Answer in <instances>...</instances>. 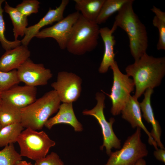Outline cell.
Listing matches in <instances>:
<instances>
[{
    "instance_id": "6da1fadb",
    "label": "cell",
    "mask_w": 165,
    "mask_h": 165,
    "mask_svg": "<svg viewBox=\"0 0 165 165\" xmlns=\"http://www.w3.org/2000/svg\"><path fill=\"white\" fill-rule=\"evenodd\" d=\"M127 75L133 78L138 99L148 88L153 89L160 84L165 74V57H154L146 53L125 69Z\"/></svg>"
},
{
    "instance_id": "7a4b0ae2",
    "label": "cell",
    "mask_w": 165,
    "mask_h": 165,
    "mask_svg": "<svg viewBox=\"0 0 165 165\" xmlns=\"http://www.w3.org/2000/svg\"><path fill=\"white\" fill-rule=\"evenodd\" d=\"M133 0H128L118 12L113 26L120 27L127 34L132 56L135 60L146 53L148 37L146 27L134 12Z\"/></svg>"
},
{
    "instance_id": "3957f363",
    "label": "cell",
    "mask_w": 165,
    "mask_h": 165,
    "mask_svg": "<svg viewBox=\"0 0 165 165\" xmlns=\"http://www.w3.org/2000/svg\"><path fill=\"white\" fill-rule=\"evenodd\" d=\"M61 101L56 92H47L33 102L20 109V123L24 128L42 129L52 115L57 112Z\"/></svg>"
},
{
    "instance_id": "277c9868",
    "label": "cell",
    "mask_w": 165,
    "mask_h": 165,
    "mask_svg": "<svg viewBox=\"0 0 165 165\" xmlns=\"http://www.w3.org/2000/svg\"><path fill=\"white\" fill-rule=\"evenodd\" d=\"M100 28L96 22L90 21L81 14L74 24L66 49L70 53L82 55L97 46Z\"/></svg>"
},
{
    "instance_id": "5b68a950",
    "label": "cell",
    "mask_w": 165,
    "mask_h": 165,
    "mask_svg": "<svg viewBox=\"0 0 165 165\" xmlns=\"http://www.w3.org/2000/svg\"><path fill=\"white\" fill-rule=\"evenodd\" d=\"M17 142L20 148V154L35 161L45 157L55 142L43 131H38L30 128L23 130Z\"/></svg>"
},
{
    "instance_id": "8992f818",
    "label": "cell",
    "mask_w": 165,
    "mask_h": 165,
    "mask_svg": "<svg viewBox=\"0 0 165 165\" xmlns=\"http://www.w3.org/2000/svg\"><path fill=\"white\" fill-rule=\"evenodd\" d=\"M141 137V129L137 127L135 132L127 138L122 148L111 152L104 165H134L146 156L148 151Z\"/></svg>"
},
{
    "instance_id": "52a82bcc",
    "label": "cell",
    "mask_w": 165,
    "mask_h": 165,
    "mask_svg": "<svg viewBox=\"0 0 165 165\" xmlns=\"http://www.w3.org/2000/svg\"><path fill=\"white\" fill-rule=\"evenodd\" d=\"M95 98L97 103L95 106L90 110H84L82 113L84 115L92 116L97 121L101 127L103 137V144L100 148L103 150L105 148L107 154L109 156L113 148L119 149L121 148V140L115 134L113 129L115 119L111 117L108 121L105 116L104 109L105 107V97L104 94L102 92L97 93Z\"/></svg>"
},
{
    "instance_id": "ba28073f",
    "label": "cell",
    "mask_w": 165,
    "mask_h": 165,
    "mask_svg": "<svg viewBox=\"0 0 165 165\" xmlns=\"http://www.w3.org/2000/svg\"><path fill=\"white\" fill-rule=\"evenodd\" d=\"M113 73V83L110 94L112 106L110 112L113 116L119 114L128 101L130 93L134 90L132 79L120 70L116 61L111 66Z\"/></svg>"
},
{
    "instance_id": "9c48e42d",
    "label": "cell",
    "mask_w": 165,
    "mask_h": 165,
    "mask_svg": "<svg viewBox=\"0 0 165 165\" xmlns=\"http://www.w3.org/2000/svg\"><path fill=\"white\" fill-rule=\"evenodd\" d=\"M82 83V79L75 74L62 71L58 73L57 81L53 82L51 86L61 102L73 103L80 96Z\"/></svg>"
},
{
    "instance_id": "30bf717a",
    "label": "cell",
    "mask_w": 165,
    "mask_h": 165,
    "mask_svg": "<svg viewBox=\"0 0 165 165\" xmlns=\"http://www.w3.org/2000/svg\"><path fill=\"white\" fill-rule=\"evenodd\" d=\"M80 15V13L77 11L70 13L53 26L40 31L35 37L38 38H53L61 49H65L66 48L73 26Z\"/></svg>"
},
{
    "instance_id": "8fae6325",
    "label": "cell",
    "mask_w": 165,
    "mask_h": 165,
    "mask_svg": "<svg viewBox=\"0 0 165 165\" xmlns=\"http://www.w3.org/2000/svg\"><path fill=\"white\" fill-rule=\"evenodd\" d=\"M16 71L20 82L32 87L46 85L53 76L50 70L43 64H35L29 58Z\"/></svg>"
},
{
    "instance_id": "7c38bea8",
    "label": "cell",
    "mask_w": 165,
    "mask_h": 165,
    "mask_svg": "<svg viewBox=\"0 0 165 165\" xmlns=\"http://www.w3.org/2000/svg\"><path fill=\"white\" fill-rule=\"evenodd\" d=\"M37 93L36 87L16 85L1 93L2 103L21 109L37 99Z\"/></svg>"
},
{
    "instance_id": "4fadbf2b",
    "label": "cell",
    "mask_w": 165,
    "mask_h": 165,
    "mask_svg": "<svg viewBox=\"0 0 165 165\" xmlns=\"http://www.w3.org/2000/svg\"><path fill=\"white\" fill-rule=\"evenodd\" d=\"M69 1L62 0L60 5L55 9L49 8L46 15L36 24L27 27L23 38L21 40L22 45L28 46L29 42L43 27L51 25L63 19L64 11Z\"/></svg>"
},
{
    "instance_id": "5bb4252c",
    "label": "cell",
    "mask_w": 165,
    "mask_h": 165,
    "mask_svg": "<svg viewBox=\"0 0 165 165\" xmlns=\"http://www.w3.org/2000/svg\"><path fill=\"white\" fill-rule=\"evenodd\" d=\"M141 109L138 99L130 95L126 105L122 110V117L128 121L133 128L139 127L145 132L148 137V142L153 145L155 150L158 149L157 145L143 123Z\"/></svg>"
},
{
    "instance_id": "9a60e30c",
    "label": "cell",
    "mask_w": 165,
    "mask_h": 165,
    "mask_svg": "<svg viewBox=\"0 0 165 165\" xmlns=\"http://www.w3.org/2000/svg\"><path fill=\"white\" fill-rule=\"evenodd\" d=\"M30 54L28 46L22 44L6 50L0 58V71L7 72L17 70L29 58Z\"/></svg>"
},
{
    "instance_id": "2e32d148",
    "label": "cell",
    "mask_w": 165,
    "mask_h": 165,
    "mask_svg": "<svg viewBox=\"0 0 165 165\" xmlns=\"http://www.w3.org/2000/svg\"><path fill=\"white\" fill-rule=\"evenodd\" d=\"M60 123L71 126L75 132H80L83 130L82 125L75 115L72 103H63L61 104L57 113L48 119L44 126L50 130L54 125Z\"/></svg>"
},
{
    "instance_id": "e0dca14e",
    "label": "cell",
    "mask_w": 165,
    "mask_h": 165,
    "mask_svg": "<svg viewBox=\"0 0 165 165\" xmlns=\"http://www.w3.org/2000/svg\"><path fill=\"white\" fill-rule=\"evenodd\" d=\"M153 92V89H147L144 94V98L140 103V105L143 113V117L148 123L152 125V129L150 132L152 137L156 143L158 147L161 149H164L161 140V129L159 122L155 118L151 104V96Z\"/></svg>"
},
{
    "instance_id": "ac0fdd59",
    "label": "cell",
    "mask_w": 165,
    "mask_h": 165,
    "mask_svg": "<svg viewBox=\"0 0 165 165\" xmlns=\"http://www.w3.org/2000/svg\"><path fill=\"white\" fill-rule=\"evenodd\" d=\"M116 28L112 26L111 29L107 27L100 28L99 33L103 42L104 52L102 59L98 69L101 73H106L108 68L115 61L114 57L115 54L114 47L116 40L113 35Z\"/></svg>"
},
{
    "instance_id": "d6986e66",
    "label": "cell",
    "mask_w": 165,
    "mask_h": 165,
    "mask_svg": "<svg viewBox=\"0 0 165 165\" xmlns=\"http://www.w3.org/2000/svg\"><path fill=\"white\" fill-rule=\"evenodd\" d=\"M105 0H74L75 8L86 20L96 22Z\"/></svg>"
},
{
    "instance_id": "ffe728a7",
    "label": "cell",
    "mask_w": 165,
    "mask_h": 165,
    "mask_svg": "<svg viewBox=\"0 0 165 165\" xmlns=\"http://www.w3.org/2000/svg\"><path fill=\"white\" fill-rule=\"evenodd\" d=\"M4 9L9 15L11 20L15 40H17L20 36H24L28 25L27 17L22 14L16 8L10 6L6 1Z\"/></svg>"
},
{
    "instance_id": "44dd1931",
    "label": "cell",
    "mask_w": 165,
    "mask_h": 165,
    "mask_svg": "<svg viewBox=\"0 0 165 165\" xmlns=\"http://www.w3.org/2000/svg\"><path fill=\"white\" fill-rule=\"evenodd\" d=\"M24 128L20 123L2 127L0 130V148L17 142V138Z\"/></svg>"
},
{
    "instance_id": "7402d4cb",
    "label": "cell",
    "mask_w": 165,
    "mask_h": 165,
    "mask_svg": "<svg viewBox=\"0 0 165 165\" xmlns=\"http://www.w3.org/2000/svg\"><path fill=\"white\" fill-rule=\"evenodd\" d=\"M20 109L2 103L0 107V123L2 127L11 124L20 123Z\"/></svg>"
},
{
    "instance_id": "603a6c76",
    "label": "cell",
    "mask_w": 165,
    "mask_h": 165,
    "mask_svg": "<svg viewBox=\"0 0 165 165\" xmlns=\"http://www.w3.org/2000/svg\"><path fill=\"white\" fill-rule=\"evenodd\" d=\"M128 0H105L96 20L98 24L105 23L113 14L118 12Z\"/></svg>"
},
{
    "instance_id": "cb8c5ba5",
    "label": "cell",
    "mask_w": 165,
    "mask_h": 165,
    "mask_svg": "<svg viewBox=\"0 0 165 165\" xmlns=\"http://www.w3.org/2000/svg\"><path fill=\"white\" fill-rule=\"evenodd\" d=\"M155 14L152 20L153 26L157 28L159 38L156 47L157 50H165V13L159 8L153 6L151 9Z\"/></svg>"
},
{
    "instance_id": "d4e9b609",
    "label": "cell",
    "mask_w": 165,
    "mask_h": 165,
    "mask_svg": "<svg viewBox=\"0 0 165 165\" xmlns=\"http://www.w3.org/2000/svg\"><path fill=\"white\" fill-rule=\"evenodd\" d=\"M22 160V156L16 150L13 143L5 146L0 150V165H14Z\"/></svg>"
},
{
    "instance_id": "484cf974",
    "label": "cell",
    "mask_w": 165,
    "mask_h": 165,
    "mask_svg": "<svg viewBox=\"0 0 165 165\" xmlns=\"http://www.w3.org/2000/svg\"><path fill=\"white\" fill-rule=\"evenodd\" d=\"M5 1L0 0V42L2 48L6 51L13 49L21 44V40H17L10 41L7 40L5 36V24L3 17L4 9L2 8V4Z\"/></svg>"
},
{
    "instance_id": "4316f807",
    "label": "cell",
    "mask_w": 165,
    "mask_h": 165,
    "mask_svg": "<svg viewBox=\"0 0 165 165\" xmlns=\"http://www.w3.org/2000/svg\"><path fill=\"white\" fill-rule=\"evenodd\" d=\"M20 82L16 70L5 72L0 71V92L5 91Z\"/></svg>"
},
{
    "instance_id": "83f0119b",
    "label": "cell",
    "mask_w": 165,
    "mask_h": 165,
    "mask_svg": "<svg viewBox=\"0 0 165 165\" xmlns=\"http://www.w3.org/2000/svg\"><path fill=\"white\" fill-rule=\"evenodd\" d=\"M40 2L37 0H24L16 8L22 14L28 16L38 12Z\"/></svg>"
},
{
    "instance_id": "f1b7e54d",
    "label": "cell",
    "mask_w": 165,
    "mask_h": 165,
    "mask_svg": "<svg viewBox=\"0 0 165 165\" xmlns=\"http://www.w3.org/2000/svg\"><path fill=\"white\" fill-rule=\"evenodd\" d=\"M35 163L37 165H64L59 155L54 152H52Z\"/></svg>"
},
{
    "instance_id": "f546056e",
    "label": "cell",
    "mask_w": 165,
    "mask_h": 165,
    "mask_svg": "<svg viewBox=\"0 0 165 165\" xmlns=\"http://www.w3.org/2000/svg\"><path fill=\"white\" fill-rule=\"evenodd\" d=\"M153 154L156 159L160 161L165 162V150L164 149H158L154 152Z\"/></svg>"
},
{
    "instance_id": "4dcf8cb0",
    "label": "cell",
    "mask_w": 165,
    "mask_h": 165,
    "mask_svg": "<svg viewBox=\"0 0 165 165\" xmlns=\"http://www.w3.org/2000/svg\"><path fill=\"white\" fill-rule=\"evenodd\" d=\"M14 165H37L35 163L33 164L30 162H28L26 161L20 160L17 161Z\"/></svg>"
},
{
    "instance_id": "1f68e13d",
    "label": "cell",
    "mask_w": 165,
    "mask_h": 165,
    "mask_svg": "<svg viewBox=\"0 0 165 165\" xmlns=\"http://www.w3.org/2000/svg\"><path fill=\"white\" fill-rule=\"evenodd\" d=\"M134 165H146L145 160L143 158H141Z\"/></svg>"
},
{
    "instance_id": "d6a6232c",
    "label": "cell",
    "mask_w": 165,
    "mask_h": 165,
    "mask_svg": "<svg viewBox=\"0 0 165 165\" xmlns=\"http://www.w3.org/2000/svg\"><path fill=\"white\" fill-rule=\"evenodd\" d=\"M2 103V98H1V93L0 92V107Z\"/></svg>"
},
{
    "instance_id": "836d02e7",
    "label": "cell",
    "mask_w": 165,
    "mask_h": 165,
    "mask_svg": "<svg viewBox=\"0 0 165 165\" xmlns=\"http://www.w3.org/2000/svg\"><path fill=\"white\" fill-rule=\"evenodd\" d=\"M2 126L1 125L0 123V130L2 128Z\"/></svg>"
}]
</instances>
